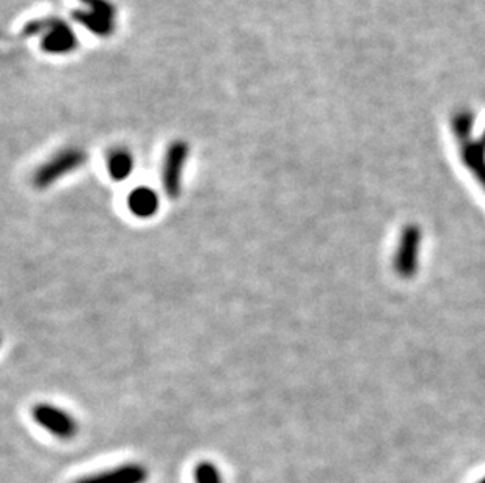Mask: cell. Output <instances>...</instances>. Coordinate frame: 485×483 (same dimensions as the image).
<instances>
[{
	"label": "cell",
	"instance_id": "4",
	"mask_svg": "<svg viewBox=\"0 0 485 483\" xmlns=\"http://www.w3.org/2000/svg\"><path fill=\"white\" fill-rule=\"evenodd\" d=\"M33 420L43 427L46 432L60 439H72L79 432V426L74 416H71L64 408L51 403H38L32 410Z\"/></svg>",
	"mask_w": 485,
	"mask_h": 483
},
{
	"label": "cell",
	"instance_id": "7",
	"mask_svg": "<svg viewBox=\"0 0 485 483\" xmlns=\"http://www.w3.org/2000/svg\"><path fill=\"white\" fill-rule=\"evenodd\" d=\"M160 201L157 193L149 187H139L131 191L128 208L139 218H151L157 214Z\"/></svg>",
	"mask_w": 485,
	"mask_h": 483
},
{
	"label": "cell",
	"instance_id": "12",
	"mask_svg": "<svg viewBox=\"0 0 485 483\" xmlns=\"http://www.w3.org/2000/svg\"><path fill=\"white\" fill-rule=\"evenodd\" d=\"M454 132L459 137L460 141L470 140V132L472 128V114L470 112H460L454 116Z\"/></svg>",
	"mask_w": 485,
	"mask_h": 483
},
{
	"label": "cell",
	"instance_id": "2",
	"mask_svg": "<svg viewBox=\"0 0 485 483\" xmlns=\"http://www.w3.org/2000/svg\"><path fill=\"white\" fill-rule=\"evenodd\" d=\"M85 162H87V154L81 148L62 149L35 172L33 184L37 189H47L58 182L60 179L79 170Z\"/></svg>",
	"mask_w": 485,
	"mask_h": 483
},
{
	"label": "cell",
	"instance_id": "10",
	"mask_svg": "<svg viewBox=\"0 0 485 483\" xmlns=\"http://www.w3.org/2000/svg\"><path fill=\"white\" fill-rule=\"evenodd\" d=\"M107 170H109L110 178L116 181V182H122L124 179L129 178L131 173L134 170L132 154L129 153L128 149H124V148L114 149L109 154V159H107Z\"/></svg>",
	"mask_w": 485,
	"mask_h": 483
},
{
	"label": "cell",
	"instance_id": "8",
	"mask_svg": "<svg viewBox=\"0 0 485 483\" xmlns=\"http://www.w3.org/2000/svg\"><path fill=\"white\" fill-rule=\"evenodd\" d=\"M72 16L77 22L89 29V32L99 37H109L115 30V14L99 13L93 10H77Z\"/></svg>",
	"mask_w": 485,
	"mask_h": 483
},
{
	"label": "cell",
	"instance_id": "3",
	"mask_svg": "<svg viewBox=\"0 0 485 483\" xmlns=\"http://www.w3.org/2000/svg\"><path fill=\"white\" fill-rule=\"evenodd\" d=\"M191 148L183 140L173 141L166 149V159L162 165V187L166 191V197L176 199L181 195L183 189V173L184 165L189 159Z\"/></svg>",
	"mask_w": 485,
	"mask_h": 483
},
{
	"label": "cell",
	"instance_id": "5",
	"mask_svg": "<svg viewBox=\"0 0 485 483\" xmlns=\"http://www.w3.org/2000/svg\"><path fill=\"white\" fill-rule=\"evenodd\" d=\"M420 243H421V233L418 226L410 225L407 228H404L399 239V247H397L396 261H395L396 272L401 276L410 278L416 274Z\"/></svg>",
	"mask_w": 485,
	"mask_h": 483
},
{
	"label": "cell",
	"instance_id": "11",
	"mask_svg": "<svg viewBox=\"0 0 485 483\" xmlns=\"http://www.w3.org/2000/svg\"><path fill=\"white\" fill-rule=\"evenodd\" d=\"M193 479H195V483H224L220 470L211 462H201L197 464Z\"/></svg>",
	"mask_w": 485,
	"mask_h": 483
},
{
	"label": "cell",
	"instance_id": "1",
	"mask_svg": "<svg viewBox=\"0 0 485 483\" xmlns=\"http://www.w3.org/2000/svg\"><path fill=\"white\" fill-rule=\"evenodd\" d=\"M41 33V47L47 54H70L77 47L76 33L64 21L58 18L32 21L24 27V35L33 37Z\"/></svg>",
	"mask_w": 485,
	"mask_h": 483
},
{
	"label": "cell",
	"instance_id": "13",
	"mask_svg": "<svg viewBox=\"0 0 485 483\" xmlns=\"http://www.w3.org/2000/svg\"><path fill=\"white\" fill-rule=\"evenodd\" d=\"M479 483H485V477L484 479H481V480H479Z\"/></svg>",
	"mask_w": 485,
	"mask_h": 483
},
{
	"label": "cell",
	"instance_id": "6",
	"mask_svg": "<svg viewBox=\"0 0 485 483\" xmlns=\"http://www.w3.org/2000/svg\"><path fill=\"white\" fill-rule=\"evenodd\" d=\"M149 470L141 463H124L85 476L74 483H147Z\"/></svg>",
	"mask_w": 485,
	"mask_h": 483
},
{
	"label": "cell",
	"instance_id": "9",
	"mask_svg": "<svg viewBox=\"0 0 485 483\" xmlns=\"http://www.w3.org/2000/svg\"><path fill=\"white\" fill-rule=\"evenodd\" d=\"M462 159L485 189V132L479 141H464Z\"/></svg>",
	"mask_w": 485,
	"mask_h": 483
}]
</instances>
